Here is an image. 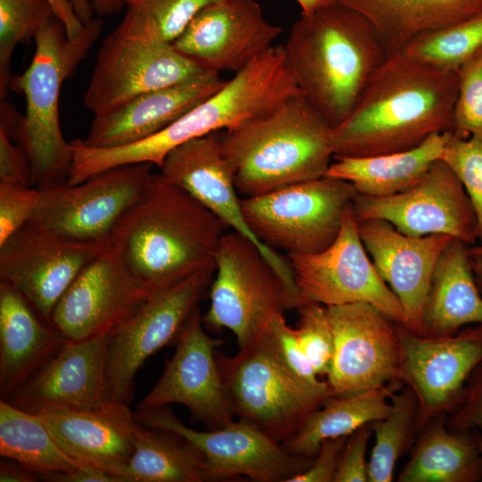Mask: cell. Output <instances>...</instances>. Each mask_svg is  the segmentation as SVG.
I'll return each instance as SVG.
<instances>
[{
	"mask_svg": "<svg viewBox=\"0 0 482 482\" xmlns=\"http://www.w3.org/2000/svg\"><path fill=\"white\" fill-rule=\"evenodd\" d=\"M38 479L36 473L15 461L0 463V482H35Z\"/></svg>",
	"mask_w": 482,
	"mask_h": 482,
	"instance_id": "obj_49",
	"label": "cell"
},
{
	"mask_svg": "<svg viewBox=\"0 0 482 482\" xmlns=\"http://www.w3.org/2000/svg\"><path fill=\"white\" fill-rule=\"evenodd\" d=\"M134 413L142 426L175 433L195 446L204 457L209 481L245 476L256 482H287L313 461L289 453L281 443L241 419L198 431L186 426L167 405Z\"/></svg>",
	"mask_w": 482,
	"mask_h": 482,
	"instance_id": "obj_13",
	"label": "cell"
},
{
	"mask_svg": "<svg viewBox=\"0 0 482 482\" xmlns=\"http://www.w3.org/2000/svg\"><path fill=\"white\" fill-rule=\"evenodd\" d=\"M110 245L87 264L57 303L52 325L67 340L111 333L150 295Z\"/></svg>",
	"mask_w": 482,
	"mask_h": 482,
	"instance_id": "obj_21",
	"label": "cell"
},
{
	"mask_svg": "<svg viewBox=\"0 0 482 482\" xmlns=\"http://www.w3.org/2000/svg\"><path fill=\"white\" fill-rule=\"evenodd\" d=\"M295 333L299 345L318 376H327L333 360L335 339L328 307L305 303L296 309Z\"/></svg>",
	"mask_w": 482,
	"mask_h": 482,
	"instance_id": "obj_38",
	"label": "cell"
},
{
	"mask_svg": "<svg viewBox=\"0 0 482 482\" xmlns=\"http://www.w3.org/2000/svg\"><path fill=\"white\" fill-rule=\"evenodd\" d=\"M281 33L255 0H217L200 10L171 44L204 70L235 74L275 46Z\"/></svg>",
	"mask_w": 482,
	"mask_h": 482,
	"instance_id": "obj_20",
	"label": "cell"
},
{
	"mask_svg": "<svg viewBox=\"0 0 482 482\" xmlns=\"http://www.w3.org/2000/svg\"><path fill=\"white\" fill-rule=\"evenodd\" d=\"M204 327L197 306L183 328L162 375L136 405V411L180 403L190 411L195 420L210 429L234 420L216 357L221 341L208 336Z\"/></svg>",
	"mask_w": 482,
	"mask_h": 482,
	"instance_id": "obj_19",
	"label": "cell"
},
{
	"mask_svg": "<svg viewBox=\"0 0 482 482\" xmlns=\"http://www.w3.org/2000/svg\"><path fill=\"white\" fill-rule=\"evenodd\" d=\"M355 195L351 183L323 176L241 198V208L262 244L287 253H315L335 241Z\"/></svg>",
	"mask_w": 482,
	"mask_h": 482,
	"instance_id": "obj_9",
	"label": "cell"
},
{
	"mask_svg": "<svg viewBox=\"0 0 482 482\" xmlns=\"http://www.w3.org/2000/svg\"><path fill=\"white\" fill-rule=\"evenodd\" d=\"M109 335L65 339L57 353L6 401L33 413L48 404L93 408L109 402Z\"/></svg>",
	"mask_w": 482,
	"mask_h": 482,
	"instance_id": "obj_24",
	"label": "cell"
},
{
	"mask_svg": "<svg viewBox=\"0 0 482 482\" xmlns=\"http://www.w3.org/2000/svg\"><path fill=\"white\" fill-rule=\"evenodd\" d=\"M474 432V436H475V439H476V443H477V446H478V452L482 457V433L479 432V431H473ZM481 482H482V478H481Z\"/></svg>",
	"mask_w": 482,
	"mask_h": 482,
	"instance_id": "obj_54",
	"label": "cell"
},
{
	"mask_svg": "<svg viewBox=\"0 0 482 482\" xmlns=\"http://www.w3.org/2000/svg\"><path fill=\"white\" fill-rule=\"evenodd\" d=\"M482 48V12L454 25L427 31L402 50L417 61L458 71Z\"/></svg>",
	"mask_w": 482,
	"mask_h": 482,
	"instance_id": "obj_35",
	"label": "cell"
},
{
	"mask_svg": "<svg viewBox=\"0 0 482 482\" xmlns=\"http://www.w3.org/2000/svg\"><path fill=\"white\" fill-rule=\"evenodd\" d=\"M353 210L358 222L380 219L412 237L444 234L468 245L478 240L477 219L455 172L442 159L412 187L387 196L357 194Z\"/></svg>",
	"mask_w": 482,
	"mask_h": 482,
	"instance_id": "obj_14",
	"label": "cell"
},
{
	"mask_svg": "<svg viewBox=\"0 0 482 482\" xmlns=\"http://www.w3.org/2000/svg\"><path fill=\"white\" fill-rule=\"evenodd\" d=\"M54 16L63 24L68 39L75 37L84 24L78 17L71 0H47Z\"/></svg>",
	"mask_w": 482,
	"mask_h": 482,
	"instance_id": "obj_48",
	"label": "cell"
},
{
	"mask_svg": "<svg viewBox=\"0 0 482 482\" xmlns=\"http://www.w3.org/2000/svg\"><path fill=\"white\" fill-rule=\"evenodd\" d=\"M0 454L22 464L38 478L87 466L62 449L37 413L6 400L0 401Z\"/></svg>",
	"mask_w": 482,
	"mask_h": 482,
	"instance_id": "obj_33",
	"label": "cell"
},
{
	"mask_svg": "<svg viewBox=\"0 0 482 482\" xmlns=\"http://www.w3.org/2000/svg\"><path fill=\"white\" fill-rule=\"evenodd\" d=\"M452 132L433 133L409 150L365 157H335L325 176L351 183L356 193L387 196L418 184L441 159Z\"/></svg>",
	"mask_w": 482,
	"mask_h": 482,
	"instance_id": "obj_29",
	"label": "cell"
},
{
	"mask_svg": "<svg viewBox=\"0 0 482 482\" xmlns=\"http://www.w3.org/2000/svg\"><path fill=\"white\" fill-rule=\"evenodd\" d=\"M104 21L93 18L68 39L63 24L55 17L36 33L35 53L25 71L13 76L11 89L22 93L26 112L8 132L25 151L30 164L32 186L41 189L67 183L72 147L62 136L59 99L63 81L99 37Z\"/></svg>",
	"mask_w": 482,
	"mask_h": 482,
	"instance_id": "obj_5",
	"label": "cell"
},
{
	"mask_svg": "<svg viewBox=\"0 0 482 482\" xmlns=\"http://www.w3.org/2000/svg\"><path fill=\"white\" fill-rule=\"evenodd\" d=\"M221 146L244 197L321 178L335 156L333 127L301 93L223 131Z\"/></svg>",
	"mask_w": 482,
	"mask_h": 482,
	"instance_id": "obj_4",
	"label": "cell"
},
{
	"mask_svg": "<svg viewBox=\"0 0 482 482\" xmlns=\"http://www.w3.org/2000/svg\"><path fill=\"white\" fill-rule=\"evenodd\" d=\"M441 159L461 179L473 207L478 225V239L482 245V139L461 138L453 133Z\"/></svg>",
	"mask_w": 482,
	"mask_h": 482,
	"instance_id": "obj_39",
	"label": "cell"
},
{
	"mask_svg": "<svg viewBox=\"0 0 482 482\" xmlns=\"http://www.w3.org/2000/svg\"><path fill=\"white\" fill-rule=\"evenodd\" d=\"M110 244L75 240L27 223L0 245V281L51 323L62 295Z\"/></svg>",
	"mask_w": 482,
	"mask_h": 482,
	"instance_id": "obj_16",
	"label": "cell"
},
{
	"mask_svg": "<svg viewBox=\"0 0 482 482\" xmlns=\"http://www.w3.org/2000/svg\"><path fill=\"white\" fill-rule=\"evenodd\" d=\"M359 233L378 273L403 306V326L422 336L423 312L436 265L455 237L444 234L412 237L380 219L359 222Z\"/></svg>",
	"mask_w": 482,
	"mask_h": 482,
	"instance_id": "obj_22",
	"label": "cell"
},
{
	"mask_svg": "<svg viewBox=\"0 0 482 482\" xmlns=\"http://www.w3.org/2000/svg\"><path fill=\"white\" fill-rule=\"evenodd\" d=\"M402 385L327 397L282 445L295 455L313 460L323 441L348 436L361 427L386 418L391 410L388 400Z\"/></svg>",
	"mask_w": 482,
	"mask_h": 482,
	"instance_id": "obj_30",
	"label": "cell"
},
{
	"mask_svg": "<svg viewBox=\"0 0 482 482\" xmlns=\"http://www.w3.org/2000/svg\"><path fill=\"white\" fill-rule=\"evenodd\" d=\"M287 260L301 306L366 303L393 321L405 324L399 299L381 278L363 245L353 205L346 211L341 229L328 247L315 253H287Z\"/></svg>",
	"mask_w": 482,
	"mask_h": 482,
	"instance_id": "obj_10",
	"label": "cell"
},
{
	"mask_svg": "<svg viewBox=\"0 0 482 482\" xmlns=\"http://www.w3.org/2000/svg\"><path fill=\"white\" fill-rule=\"evenodd\" d=\"M217 0H124L125 7L152 21L163 37L174 41L195 15ZM124 7V8H125Z\"/></svg>",
	"mask_w": 482,
	"mask_h": 482,
	"instance_id": "obj_40",
	"label": "cell"
},
{
	"mask_svg": "<svg viewBox=\"0 0 482 482\" xmlns=\"http://www.w3.org/2000/svg\"><path fill=\"white\" fill-rule=\"evenodd\" d=\"M221 378L235 416L279 443L333 395L328 383L311 386L293 374L275 352L266 331L234 356L216 351Z\"/></svg>",
	"mask_w": 482,
	"mask_h": 482,
	"instance_id": "obj_7",
	"label": "cell"
},
{
	"mask_svg": "<svg viewBox=\"0 0 482 482\" xmlns=\"http://www.w3.org/2000/svg\"><path fill=\"white\" fill-rule=\"evenodd\" d=\"M75 12L83 24L87 23L93 18L91 0H71Z\"/></svg>",
	"mask_w": 482,
	"mask_h": 482,
	"instance_id": "obj_52",
	"label": "cell"
},
{
	"mask_svg": "<svg viewBox=\"0 0 482 482\" xmlns=\"http://www.w3.org/2000/svg\"><path fill=\"white\" fill-rule=\"evenodd\" d=\"M121 482L209 481L203 453L179 435L140 424Z\"/></svg>",
	"mask_w": 482,
	"mask_h": 482,
	"instance_id": "obj_32",
	"label": "cell"
},
{
	"mask_svg": "<svg viewBox=\"0 0 482 482\" xmlns=\"http://www.w3.org/2000/svg\"><path fill=\"white\" fill-rule=\"evenodd\" d=\"M447 414L430 420L422 428L399 482H477L482 478V457L474 432L448 429Z\"/></svg>",
	"mask_w": 482,
	"mask_h": 482,
	"instance_id": "obj_31",
	"label": "cell"
},
{
	"mask_svg": "<svg viewBox=\"0 0 482 482\" xmlns=\"http://www.w3.org/2000/svg\"><path fill=\"white\" fill-rule=\"evenodd\" d=\"M446 425L451 431L482 433V362L468 377L462 398L447 414Z\"/></svg>",
	"mask_w": 482,
	"mask_h": 482,
	"instance_id": "obj_43",
	"label": "cell"
},
{
	"mask_svg": "<svg viewBox=\"0 0 482 482\" xmlns=\"http://www.w3.org/2000/svg\"><path fill=\"white\" fill-rule=\"evenodd\" d=\"M226 81L220 73L207 71L143 93L110 112L94 115L82 141L90 147L111 148L146 138L213 95Z\"/></svg>",
	"mask_w": 482,
	"mask_h": 482,
	"instance_id": "obj_25",
	"label": "cell"
},
{
	"mask_svg": "<svg viewBox=\"0 0 482 482\" xmlns=\"http://www.w3.org/2000/svg\"><path fill=\"white\" fill-rule=\"evenodd\" d=\"M154 166L125 165L81 183L41 188L28 224L75 240L109 243L120 219L145 192Z\"/></svg>",
	"mask_w": 482,
	"mask_h": 482,
	"instance_id": "obj_11",
	"label": "cell"
},
{
	"mask_svg": "<svg viewBox=\"0 0 482 482\" xmlns=\"http://www.w3.org/2000/svg\"><path fill=\"white\" fill-rule=\"evenodd\" d=\"M403 384L415 393L420 428L461 402L471 371L482 362V323L444 337L414 334L396 323Z\"/></svg>",
	"mask_w": 482,
	"mask_h": 482,
	"instance_id": "obj_17",
	"label": "cell"
},
{
	"mask_svg": "<svg viewBox=\"0 0 482 482\" xmlns=\"http://www.w3.org/2000/svg\"><path fill=\"white\" fill-rule=\"evenodd\" d=\"M228 227L184 189L153 173L142 197L115 227L111 244L151 293L216 269Z\"/></svg>",
	"mask_w": 482,
	"mask_h": 482,
	"instance_id": "obj_2",
	"label": "cell"
},
{
	"mask_svg": "<svg viewBox=\"0 0 482 482\" xmlns=\"http://www.w3.org/2000/svg\"><path fill=\"white\" fill-rule=\"evenodd\" d=\"M469 248L453 238L438 259L424 307L422 336H450L468 324L482 323V296Z\"/></svg>",
	"mask_w": 482,
	"mask_h": 482,
	"instance_id": "obj_27",
	"label": "cell"
},
{
	"mask_svg": "<svg viewBox=\"0 0 482 482\" xmlns=\"http://www.w3.org/2000/svg\"><path fill=\"white\" fill-rule=\"evenodd\" d=\"M94 13L103 18L120 12L125 7L124 0H91Z\"/></svg>",
	"mask_w": 482,
	"mask_h": 482,
	"instance_id": "obj_50",
	"label": "cell"
},
{
	"mask_svg": "<svg viewBox=\"0 0 482 482\" xmlns=\"http://www.w3.org/2000/svg\"><path fill=\"white\" fill-rule=\"evenodd\" d=\"M470 258L477 285L482 294V245L469 248Z\"/></svg>",
	"mask_w": 482,
	"mask_h": 482,
	"instance_id": "obj_51",
	"label": "cell"
},
{
	"mask_svg": "<svg viewBox=\"0 0 482 482\" xmlns=\"http://www.w3.org/2000/svg\"><path fill=\"white\" fill-rule=\"evenodd\" d=\"M373 434L371 423L366 424L348 436L340 455L334 482H367V445Z\"/></svg>",
	"mask_w": 482,
	"mask_h": 482,
	"instance_id": "obj_44",
	"label": "cell"
},
{
	"mask_svg": "<svg viewBox=\"0 0 482 482\" xmlns=\"http://www.w3.org/2000/svg\"><path fill=\"white\" fill-rule=\"evenodd\" d=\"M54 14L47 0H0V97L11 89L15 47L34 38Z\"/></svg>",
	"mask_w": 482,
	"mask_h": 482,
	"instance_id": "obj_36",
	"label": "cell"
},
{
	"mask_svg": "<svg viewBox=\"0 0 482 482\" xmlns=\"http://www.w3.org/2000/svg\"><path fill=\"white\" fill-rule=\"evenodd\" d=\"M266 333L278 356L293 374L313 386L328 385L315 373L299 345L295 329L287 325L283 313L272 319Z\"/></svg>",
	"mask_w": 482,
	"mask_h": 482,
	"instance_id": "obj_41",
	"label": "cell"
},
{
	"mask_svg": "<svg viewBox=\"0 0 482 482\" xmlns=\"http://www.w3.org/2000/svg\"><path fill=\"white\" fill-rule=\"evenodd\" d=\"M328 311L335 348L327 381L335 395L403 384L396 322L366 303Z\"/></svg>",
	"mask_w": 482,
	"mask_h": 482,
	"instance_id": "obj_15",
	"label": "cell"
},
{
	"mask_svg": "<svg viewBox=\"0 0 482 482\" xmlns=\"http://www.w3.org/2000/svg\"><path fill=\"white\" fill-rule=\"evenodd\" d=\"M348 436L331 438L322 442L312 464L287 482H334L341 453Z\"/></svg>",
	"mask_w": 482,
	"mask_h": 482,
	"instance_id": "obj_45",
	"label": "cell"
},
{
	"mask_svg": "<svg viewBox=\"0 0 482 482\" xmlns=\"http://www.w3.org/2000/svg\"><path fill=\"white\" fill-rule=\"evenodd\" d=\"M222 133L212 132L174 148L163 160L159 173L190 194L228 228L253 241L282 279L296 309L301 301L287 260L259 241L245 220L233 172L222 151Z\"/></svg>",
	"mask_w": 482,
	"mask_h": 482,
	"instance_id": "obj_18",
	"label": "cell"
},
{
	"mask_svg": "<svg viewBox=\"0 0 482 482\" xmlns=\"http://www.w3.org/2000/svg\"><path fill=\"white\" fill-rule=\"evenodd\" d=\"M295 2L299 4L302 14H310L335 3L336 0H295Z\"/></svg>",
	"mask_w": 482,
	"mask_h": 482,
	"instance_id": "obj_53",
	"label": "cell"
},
{
	"mask_svg": "<svg viewBox=\"0 0 482 482\" xmlns=\"http://www.w3.org/2000/svg\"><path fill=\"white\" fill-rule=\"evenodd\" d=\"M216 269L197 271L150 294L109 335L107 381L111 400L129 404L137 370L154 353L176 343Z\"/></svg>",
	"mask_w": 482,
	"mask_h": 482,
	"instance_id": "obj_12",
	"label": "cell"
},
{
	"mask_svg": "<svg viewBox=\"0 0 482 482\" xmlns=\"http://www.w3.org/2000/svg\"><path fill=\"white\" fill-rule=\"evenodd\" d=\"M388 415L371 423L375 444L368 461L369 482H390L397 460L410 447L420 425L417 396L406 386L390 396Z\"/></svg>",
	"mask_w": 482,
	"mask_h": 482,
	"instance_id": "obj_34",
	"label": "cell"
},
{
	"mask_svg": "<svg viewBox=\"0 0 482 482\" xmlns=\"http://www.w3.org/2000/svg\"><path fill=\"white\" fill-rule=\"evenodd\" d=\"M49 482H119L112 474L93 466H84L70 472L39 477Z\"/></svg>",
	"mask_w": 482,
	"mask_h": 482,
	"instance_id": "obj_47",
	"label": "cell"
},
{
	"mask_svg": "<svg viewBox=\"0 0 482 482\" xmlns=\"http://www.w3.org/2000/svg\"><path fill=\"white\" fill-rule=\"evenodd\" d=\"M40 195L35 187L0 181V245L28 223Z\"/></svg>",
	"mask_w": 482,
	"mask_h": 482,
	"instance_id": "obj_42",
	"label": "cell"
},
{
	"mask_svg": "<svg viewBox=\"0 0 482 482\" xmlns=\"http://www.w3.org/2000/svg\"><path fill=\"white\" fill-rule=\"evenodd\" d=\"M364 16L388 55L416 36L446 28L482 12V0H336Z\"/></svg>",
	"mask_w": 482,
	"mask_h": 482,
	"instance_id": "obj_28",
	"label": "cell"
},
{
	"mask_svg": "<svg viewBox=\"0 0 482 482\" xmlns=\"http://www.w3.org/2000/svg\"><path fill=\"white\" fill-rule=\"evenodd\" d=\"M480 50H481V52H482V48H481Z\"/></svg>",
	"mask_w": 482,
	"mask_h": 482,
	"instance_id": "obj_55",
	"label": "cell"
},
{
	"mask_svg": "<svg viewBox=\"0 0 482 482\" xmlns=\"http://www.w3.org/2000/svg\"><path fill=\"white\" fill-rule=\"evenodd\" d=\"M0 181L32 186L30 164L24 149L13 144L3 128H0Z\"/></svg>",
	"mask_w": 482,
	"mask_h": 482,
	"instance_id": "obj_46",
	"label": "cell"
},
{
	"mask_svg": "<svg viewBox=\"0 0 482 482\" xmlns=\"http://www.w3.org/2000/svg\"><path fill=\"white\" fill-rule=\"evenodd\" d=\"M204 71L177 52L152 21L126 8L101 44L83 103L94 115L104 113Z\"/></svg>",
	"mask_w": 482,
	"mask_h": 482,
	"instance_id": "obj_6",
	"label": "cell"
},
{
	"mask_svg": "<svg viewBox=\"0 0 482 482\" xmlns=\"http://www.w3.org/2000/svg\"><path fill=\"white\" fill-rule=\"evenodd\" d=\"M65 338L13 287L0 281V395L7 400Z\"/></svg>",
	"mask_w": 482,
	"mask_h": 482,
	"instance_id": "obj_26",
	"label": "cell"
},
{
	"mask_svg": "<svg viewBox=\"0 0 482 482\" xmlns=\"http://www.w3.org/2000/svg\"><path fill=\"white\" fill-rule=\"evenodd\" d=\"M293 309L285 284L258 246L235 231L224 233L204 326L229 329L244 347L259 338L276 315Z\"/></svg>",
	"mask_w": 482,
	"mask_h": 482,
	"instance_id": "obj_8",
	"label": "cell"
},
{
	"mask_svg": "<svg viewBox=\"0 0 482 482\" xmlns=\"http://www.w3.org/2000/svg\"><path fill=\"white\" fill-rule=\"evenodd\" d=\"M36 413L67 454L121 482L140 426L129 404L112 400L93 408L48 404Z\"/></svg>",
	"mask_w": 482,
	"mask_h": 482,
	"instance_id": "obj_23",
	"label": "cell"
},
{
	"mask_svg": "<svg viewBox=\"0 0 482 482\" xmlns=\"http://www.w3.org/2000/svg\"><path fill=\"white\" fill-rule=\"evenodd\" d=\"M283 46L300 93L333 129L388 57L370 21L337 2L302 14Z\"/></svg>",
	"mask_w": 482,
	"mask_h": 482,
	"instance_id": "obj_3",
	"label": "cell"
},
{
	"mask_svg": "<svg viewBox=\"0 0 482 482\" xmlns=\"http://www.w3.org/2000/svg\"><path fill=\"white\" fill-rule=\"evenodd\" d=\"M459 86L453 112L452 133L461 138L482 139V52L459 69Z\"/></svg>",
	"mask_w": 482,
	"mask_h": 482,
	"instance_id": "obj_37",
	"label": "cell"
},
{
	"mask_svg": "<svg viewBox=\"0 0 482 482\" xmlns=\"http://www.w3.org/2000/svg\"><path fill=\"white\" fill-rule=\"evenodd\" d=\"M459 73L406 55H388L348 118L333 129L335 157L393 154L453 131Z\"/></svg>",
	"mask_w": 482,
	"mask_h": 482,
	"instance_id": "obj_1",
	"label": "cell"
}]
</instances>
